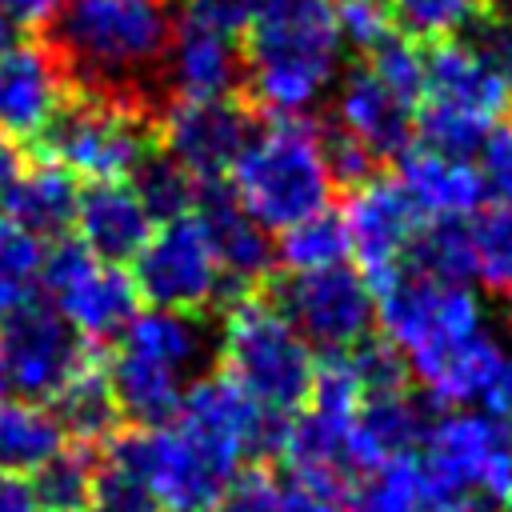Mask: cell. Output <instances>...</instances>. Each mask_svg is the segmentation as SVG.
Wrapping results in <instances>:
<instances>
[{"label": "cell", "instance_id": "cell-1", "mask_svg": "<svg viewBox=\"0 0 512 512\" xmlns=\"http://www.w3.org/2000/svg\"><path fill=\"white\" fill-rule=\"evenodd\" d=\"M40 32L68 88L160 120L176 36L172 0H60Z\"/></svg>", "mask_w": 512, "mask_h": 512}, {"label": "cell", "instance_id": "cell-2", "mask_svg": "<svg viewBox=\"0 0 512 512\" xmlns=\"http://www.w3.org/2000/svg\"><path fill=\"white\" fill-rule=\"evenodd\" d=\"M244 92L260 116L304 112L340 56V28L332 0H280L260 12L240 36Z\"/></svg>", "mask_w": 512, "mask_h": 512}, {"label": "cell", "instance_id": "cell-3", "mask_svg": "<svg viewBox=\"0 0 512 512\" xmlns=\"http://www.w3.org/2000/svg\"><path fill=\"white\" fill-rule=\"evenodd\" d=\"M228 188L240 208L268 232H284L332 200V176L320 148V124L304 112L268 116L264 132L240 152L228 172Z\"/></svg>", "mask_w": 512, "mask_h": 512}, {"label": "cell", "instance_id": "cell-4", "mask_svg": "<svg viewBox=\"0 0 512 512\" xmlns=\"http://www.w3.org/2000/svg\"><path fill=\"white\" fill-rule=\"evenodd\" d=\"M216 356L220 372L276 416L300 412L316 380L312 344L280 312L268 288L244 292L228 304Z\"/></svg>", "mask_w": 512, "mask_h": 512}, {"label": "cell", "instance_id": "cell-5", "mask_svg": "<svg viewBox=\"0 0 512 512\" xmlns=\"http://www.w3.org/2000/svg\"><path fill=\"white\" fill-rule=\"evenodd\" d=\"M424 84L416 104V144L468 160L480 152L496 116L512 104L508 88L480 64V56L460 36H440L420 44Z\"/></svg>", "mask_w": 512, "mask_h": 512}, {"label": "cell", "instance_id": "cell-6", "mask_svg": "<svg viewBox=\"0 0 512 512\" xmlns=\"http://www.w3.org/2000/svg\"><path fill=\"white\" fill-rule=\"evenodd\" d=\"M376 320L420 384L448 356L488 332L484 304L468 284H440L412 268H400L376 288Z\"/></svg>", "mask_w": 512, "mask_h": 512}, {"label": "cell", "instance_id": "cell-7", "mask_svg": "<svg viewBox=\"0 0 512 512\" xmlns=\"http://www.w3.org/2000/svg\"><path fill=\"white\" fill-rule=\"evenodd\" d=\"M32 152L36 160L60 164L92 184L132 180V172L156 152V120L128 104L68 88L44 132L32 140Z\"/></svg>", "mask_w": 512, "mask_h": 512}, {"label": "cell", "instance_id": "cell-8", "mask_svg": "<svg viewBox=\"0 0 512 512\" xmlns=\"http://www.w3.org/2000/svg\"><path fill=\"white\" fill-rule=\"evenodd\" d=\"M104 460L128 468L168 512H208L232 476L244 472L228 452H220L184 420L120 428L112 440H104Z\"/></svg>", "mask_w": 512, "mask_h": 512}, {"label": "cell", "instance_id": "cell-9", "mask_svg": "<svg viewBox=\"0 0 512 512\" xmlns=\"http://www.w3.org/2000/svg\"><path fill=\"white\" fill-rule=\"evenodd\" d=\"M436 504L456 492H484L512 504V428L492 412H444L416 456Z\"/></svg>", "mask_w": 512, "mask_h": 512}, {"label": "cell", "instance_id": "cell-10", "mask_svg": "<svg viewBox=\"0 0 512 512\" xmlns=\"http://www.w3.org/2000/svg\"><path fill=\"white\" fill-rule=\"evenodd\" d=\"M132 284L148 308L164 312L204 316L212 304H228L224 268L196 212L152 228L148 244L132 260Z\"/></svg>", "mask_w": 512, "mask_h": 512}, {"label": "cell", "instance_id": "cell-11", "mask_svg": "<svg viewBox=\"0 0 512 512\" xmlns=\"http://www.w3.org/2000/svg\"><path fill=\"white\" fill-rule=\"evenodd\" d=\"M40 288L52 296L48 304L76 328V336L92 344L120 340L140 312L132 276L120 264L96 260L80 240H56L52 252H44Z\"/></svg>", "mask_w": 512, "mask_h": 512}, {"label": "cell", "instance_id": "cell-12", "mask_svg": "<svg viewBox=\"0 0 512 512\" xmlns=\"http://www.w3.org/2000/svg\"><path fill=\"white\" fill-rule=\"evenodd\" d=\"M268 296L300 328V336L324 352H352L376 324V292L352 264L272 276Z\"/></svg>", "mask_w": 512, "mask_h": 512}, {"label": "cell", "instance_id": "cell-13", "mask_svg": "<svg viewBox=\"0 0 512 512\" xmlns=\"http://www.w3.org/2000/svg\"><path fill=\"white\" fill-rule=\"evenodd\" d=\"M4 400H56L60 388L92 364L88 340L44 300H32L0 320Z\"/></svg>", "mask_w": 512, "mask_h": 512}, {"label": "cell", "instance_id": "cell-14", "mask_svg": "<svg viewBox=\"0 0 512 512\" xmlns=\"http://www.w3.org/2000/svg\"><path fill=\"white\" fill-rule=\"evenodd\" d=\"M256 104L248 96L168 100L156 120V148L192 180H224L256 136Z\"/></svg>", "mask_w": 512, "mask_h": 512}, {"label": "cell", "instance_id": "cell-15", "mask_svg": "<svg viewBox=\"0 0 512 512\" xmlns=\"http://www.w3.org/2000/svg\"><path fill=\"white\" fill-rule=\"evenodd\" d=\"M344 224L352 240V256L360 264V276L372 284V292L404 268V252L412 236L424 224V212L412 204V196L400 188L396 176L376 172L372 180L348 188L344 200Z\"/></svg>", "mask_w": 512, "mask_h": 512}, {"label": "cell", "instance_id": "cell-16", "mask_svg": "<svg viewBox=\"0 0 512 512\" xmlns=\"http://www.w3.org/2000/svg\"><path fill=\"white\" fill-rule=\"evenodd\" d=\"M196 216L216 248V260L224 268V284H228V304L244 292H256L272 280V264H276V244H268L264 228L240 208V200L232 196V188L224 180H208L196 192Z\"/></svg>", "mask_w": 512, "mask_h": 512}, {"label": "cell", "instance_id": "cell-17", "mask_svg": "<svg viewBox=\"0 0 512 512\" xmlns=\"http://www.w3.org/2000/svg\"><path fill=\"white\" fill-rule=\"evenodd\" d=\"M68 84L40 40H12L0 48V132L36 140L60 108Z\"/></svg>", "mask_w": 512, "mask_h": 512}, {"label": "cell", "instance_id": "cell-18", "mask_svg": "<svg viewBox=\"0 0 512 512\" xmlns=\"http://www.w3.org/2000/svg\"><path fill=\"white\" fill-rule=\"evenodd\" d=\"M168 96L172 100L248 96L240 40L216 28H204V24L176 20V36L168 52Z\"/></svg>", "mask_w": 512, "mask_h": 512}, {"label": "cell", "instance_id": "cell-19", "mask_svg": "<svg viewBox=\"0 0 512 512\" xmlns=\"http://www.w3.org/2000/svg\"><path fill=\"white\" fill-rule=\"evenodd\" d=\"M432 400L412 396V388H392V392H372L360 396L356 408V460L360 472H376L396 460H416L424 448V436L436 420Z\"/></svg>", "mask_w": 512, "mask_h": 512}, {"label": "cell", "instance_id": "cell-20", "mask_svg": "<svg viewBox=\"0 0 512 512\" xmlns=\"http://www.w3.org/2000/svg\"><path fill=\"white\" fill-rule=\"evenodd\" d=\"M72 228L80 232V244L96 260L124 264L136 260V252L148 244L156 220L128 180H96L80 192Z\"/></svg>", "mask_w": 512, "mask_h": 512}, {"label": "cell", "instance_id": "cell-21", "mask_svg": "<svg viewBox=\"0 0 512 512\" xmlns=\"http://www.w3.org/2000/svg\"><path fill=\"white\" fill-rule=\"evenodd\" d=\"M336 124L376 160H396L416 140V108H408L396 92H388L364 60L344 80Z\"/></svg>", "mask_w": 512, "mask_h": 512}, {"label": "cell", "instance_id": "cell-22", "mask_svg": "<svg viewBox=\"0 0 512 512\" xmlns=\"http://www.w3.org/2000/svg\"><path fill=\"white\" fill-rule=\"evenodd\" d=\"M396 180L412 196V204L424 212V220H440V216L468 220L472 212L484 208V196H488L480 168H472L468 160L432 152L424 144H408L396 156Z\"/></svg>", "mask_w": 512, "mask_h": 512}, {"label": "cell", "instance_id": "cell-23", "mask_svg": "<svg viewBox=\"0 0 512 512\" xmlns=\"http://www.w3.org/2000/svg\"><path fill=\"white\" fill-rule=\"evenodd\" d=\"M116 348H124V352H132V356H140V360L172 372L184 384H192L200 376V364L212 352L204 316L164 312V308L136 312V320L124 328V336L116 340Z\"/></svg>", "mask_w": 512, "mask_h": 512}, {"label": "cell", "instance_id": "cell-24", "mask_svg": "<svg viewBox=\"0 0 512 512\" xmlns=\"http://www.w3.org/2000/svg\"><path fill=\"white\" fill-rule=\"evenodd\" d=\"M76 204H80L76 176L64 172L60 164L36 160V164L24 168V176L8 192L4 220L20 224L36 240H44V236L48 240H64V232L76 224Z\"/></svg>", "mask_w": 512, "mask_h": 512}, {"label": "cell", "instance_id": "cell-25", "mask_svg": "<svg viewBox=\"0 0 512 512\" xmlns=\"http://www.w3.org/2000/svg\"><path fill=\"white\" fill-rule=\"evenodd\" d=\"M68 444L64 424L36 400H0V472L32 476Z\"/></svg>", "mask_w": 512, "mask_h": 512}, {"label": "cell", "instance_id": "cell-26", "mask_svg": "<svg viewBox=\"0 0 512 512\" xmlns=\"http://www.w3.org/2000/svg\"><path fill=\"white\" fill-rule=\"evenodd\" d=\"M404 268H412V272H420L428 280H440V284H468V280H476L468 220H460V216L424 220L420 232L412 236L408 252H404Z\"/></svg>", "mask_w": 512, "mask_h": 512}, {"label": "cell", "instance_id": "cell-27", "mask_svg": "<svg viewBox=\"0 0 512 512\" xmlns=\"http://www.w3.org/2000/svg\"><path fill=\"white\" fill-rule=\"evenodd\" d=\"M52 404H56V420L64 424L68 440H80V444L112 440L124 424L120 408H116V396L108 388V376L96 364H88L80 376H72Z\"/></svg>", "mask_w": 512, "mask_h": 512}, {"label": "cell", "instance_id": "cell-28", "mask_svg": "<svg viewBox=\"0 0 512 512\" xmlns=\"http://www.w3.org/2000/svg\"><path fill=\"white\" fill-rule=\"evenodd\" d=\"M100 476V452L96 444L68 440L40 472H32V500L36 512H84L92 500Z\"/></svg>", "mask_w": 512, "mask_h": 512}, {"label": "cell", "instance_id": "cell-29", "mask_svg": "<svg viewBox=\"0 0 512 512\" xmlns=\"http://www.w3.org/2000/svg\"><path fill=\"white\" fill-rule=\"evenodd\" d=\"M348 252H352L348 224H344V212H336V208H324V212L284 228L276 240V260L284 272L332 268V264H344Z\"/></svg>", "mask_w": 512, "mask_h": 512}, {"label": "cell", "instance_id": "cell-30", "mask_svg": "<svg viewBox=\"0 0 512 512\" xmlns=\"http://www.w3.org/2000/svg\"><path fill=\"white\" fill-rule=\"evenodd\" d=\"M348 512H436V496L416 460H396L356 480Z\"/></svg>", "mask_w": 512, "mask_h": 512}, {"label": "cell", "instance_id": "cell-31", "mask_svg": "<svg viewBox=\"0 0 512 512\" xmlns=\"http://www.w3.org/2000/svg\"><path fill=\"white\" fill-rule=\"evenodd\" d=\"M40 272H44L40 240L20 224L0 220V320L36 300Z\"/></svg>", "mask_w": 512, "mask_h": 512}, {"label": "cell", "instance_id": "cell-32", "mask_svg": "<svg viewBox=\"0 0 512 512\" xmlns=\"http://www.w3.org/2000/svg\"><path fill=\"white\" fill-rule=\"evenodd\" d=\"M468 236H472L476 280L500 296H512V204L496 200L492 208L472 212Z\"/></svg>", "mask_w": 512, "mask_h": 512}, {"label": "cell", "instance_id": "cell-33", "mask_svg": "<svg viewBox=\"0 0 512 512\" xmlns=\"http://www.w3.org/2000/svg\"><path fill=\"white\" fill-rule=\"evenodd\" d=\"M136 188V196L144 200V208L152 212V220H176V216H192L196 212V192L200 180H192L176 160H168L160 148L132 172L128 180Z\"/></svg>", "mask_w": 512, "mask_h": 512}, {"label": "cell", "instance_id": "cell-34", "mask_svg": "<svg viewBox=\"0 0 512 512\" xmlns=\"http://www.w3.org/2000/svg\"><path fill=\"white\" fill-rule=\"evenodd\" d=\"M452 36H460L476 56H480V64L508 88V96H512V20L500 12V8H492L488 0H480V8L452 32Z\"/></svg>", "mask_w": 512, "mask_h": 512}, {"label": "cell", "instance_id": "cell-35", "mask_svg": "<svg viewBox=\"0 0 512 512\" xmlns=\"http://www.w3.org/2000/svg\"><path fill=\"white\" fill-rule=\"evenodd\" d=\"M396 28H404V36L412 40H440L452 36L476 8L480 0H388Z\"/></svg>", "mask_w": 512, "mask_h": 512}, {"label": "cell", "instance_id": "cell-36", "mask_svg": "<svg viewBox=\"0 0 512 512\" xmlns=\"http://www.w3.org/2000/svg\"><path fill=\"white\" fill-rule=\"evenodd\" d=\"M332 16L340 28V40H348L364 56L380 48L388 36H396V16L388 0H332Z\"/></svg>", "mask_w": 512, "mask_h": 512}, {"label": "cell", "instance_id": "cell-37", "mask_svg": "<svg viewBox=\"0 0 512 512\" xmlns=\"http://www.w3.org/2000/svg\"><path fill=\"white\" fill-rule=\"evenodd\" d=\"M208 512H288L284 484L268 468L248 464L244 472L232 476V484L220 492V500Z\"/></svg>", "mask_w": 512, "mask_h": 512}, {"label": "cell", "instance_id": "cell-38", "mask_svg": "<svg viewBox=\"0 0 512 512\" xmlns=\"http://www.w3.org/2000/svg\"><path fill=\"white\" fill-rule=\"evenodd\" d=\"M84 512H156V500L128 468L100 456V476H96V488Z\"/></svg>", "mask_w": 512, "mask_h": 512}, {"label": "cell", "instance_id": "cell-39", "mask_svg": "<svg viewBox=\"0 0 512 512\" xmlns=\"http://www.w3.org/2000/svg\"><path fill=\"white\" fill-rule=\"evenodd\" d=\"M480 180L500 204H512V120L496 124L480 144Z\"/></svg>", "mask_w": 512, "mask_h": 512}, {"label": "cell", "instance_id": "cell-40", "mask_svg": "<svg viewBox=\"0 0 512 512\" xmlns=\"http://www.w3.org/2000/svg\"><path fill=\"white\" fill-rule=\"evenodd\" d=\"M60 8V0H0V12L12 20V24H24V28H44L52 20V12Z\"/></svg>", "mask_w": 512, "mask_h": 512}, {"label": "cell", "instance_id": "cell-41", "mask_svg": "<svg viewBox=\"0 0 512 512\" xmlns=\"http://www.w3.org/2000/svg\"><path fill=\"white\" fill-rule=\"evenodd\" d=\"M24 168H28V156H24L20 140H12V136L0 132V208H4L8 192L16 188V180L24 176Z\"/></svg>", "mask_w": 512, "mask_h": 512}, {"label": "cell", "instance_id": "cell-42", "mask_svg": "<svg viewBox=\"0 0 512 512\" xmlns=\"http://www.w3.org/2000/svg\"><path fill=\"white\" fill-rule=\"evenodd\" d=\"M0 512H36L32 488L20 476H4L0 472Z\"/></svg>", "mask_w": 512, "mask_h": 512}, {"label": "cell", "instance_id": "cell-43", "mask_svg": "<svg viewBox=\"0 0 512 512\" xmlns=\"http://www.w3.org/2000/svg\"><path fill=\"white\" fill-rule=\"evenodd\" d=\"M436 512H504V504L484 496V492H456V496L440 500Z\"/></svg>", "mask_w": 512, "mask_h": 512}, {"label": "cell", "instance_id": "cell-44", "mask_svg": "<svg viewBox=\"0 0 512 512\" xmlns=\"http://www.w3.org/2000/svg\"><path fill=\"white\" fill-rule=\"evenodd\" d=\"M12 44V20L0 12V48H8Z\"/></svg>", "mask_w": 512, "mask_h": 512}]
</instances>
